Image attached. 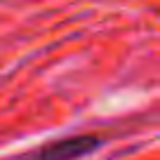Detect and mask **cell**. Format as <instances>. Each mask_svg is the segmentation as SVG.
<instances>
[{"instance_id":"cell-1","label":"cell","mask_w":160,"mask_h":160,"mask_svg":"<svg viewBox=\"0 0 160 160\" xmlns=\"http://www.w3.org/2000/svg\"><path fill=\"white\" fill-rule=\"evenodd\" d=\"M99 144L101 139L97 134H75V137H66V139L42 146L35 158L38 160H78L82 155L92 153Z\"/></svg>"}]
</instances>
